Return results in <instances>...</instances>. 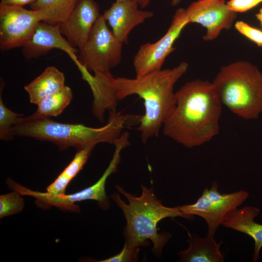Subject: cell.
Masks as SVG:
<instances>
[{
    "label": "cell",
    "mask_w": 262,
    "mask_h": 262,
    "mask_svg": "<svg viewBox=\"0 0 262 262\" xmlns=\"http://www.w3.org/2000/svg\"><path fill=\"white\" fill-rule=\"evenodd\" d=\"M175 94L176 106L163 125L165 136L192 148L218 134L222 104L212 82L200 79L189 81Z\"/></svg>",
    "instance_id": "obj_1"
},
{
    "label": "cell",
    "mask_w": 262,
    "mask_h": 262,
    "mask_svg": "<svg viewBox=\"0 0 262 262\" xmlns=\"http://www.w3.org/2000/svg\"><path fill=\"white\" fill-rule=\"evenodd\" d=\"M188 66L187 62H181L172 68L161 69L134 79L114 77L112 84L119 101L132 95L144 100L145 114L140 116L137 128L143 143L159 136L176 106L174 86Z\"/></svg>",
    "instance_id": "obj_2"
},
{
    "label": "cell",
    "mask_w": 262,
    "mask_h": 262,
    "mask_svg": "<svg viewBox=\"0 0 262 262\" xmlns=\"http://www.w3.org/2000/svg\"><path fill=\"white\" fill-rule=\"evenodd\" d=\"M140 115L109 112L107 123L94 128L82 124H68L52 120L50 117H22L11 129L10 133L50 142L61 150L74 147L77 150L94 148L101 143L114 144L124 129L138 124Z\"/></svg>",
    "instance_id": "obj_3"
},
{
    "label": "cell",
    "mask_w": 262,
    "mask_h": 262,
    "mask_svg": "<svg viewBox=\"0 0 262 262\" xmlns=\"http://www.w3.org/2000/svg\"><path fill=\"white\" fill-rule=\"evenodd\" d=\"M116 188L129 202L126 203L116 193L111 196L124 213L127 221L124 232L125 243L131 247L145 246L147 245V240L149 239L153 244V252L160 256L171 234L158 232L157 225L159 221L165 218L177 216L188 220L193 219V215L184 213L179 206L168 207L163 205L157 198L152 188L148 189L142 185V194L138 197L128 193L120 186H116Z\"/></svg>",
    "instance_id": "obj_4"
},
{
    "label": "cell",
    "mask_w": 262,
    "mask_h": 262,
    "mask_svg": "<svg viewBox=\"0 0 262 262\" xmlns=\"http://www.w3.org/2000/svg\"><path fill=\"white\" fill-rule=\"evenodd\" d=\"M222 105L245 119L262 113V73L251 63L239 60L222 66L212 82Z\"/></svg>",
    "instance_id": "obj_5"
},
{
    "label": "cell",
    "mask_w": 262,
    "mask_h": 262,
    "mask_svg": "<svg viewBox=\"0 0 262 262\" xmlns=\"http://www.w3.org/2000/svg\"><path fill=\"white\" fill-rule=\"evenodd\" d=\"M123 43L110 31L101 14L84 44L78 49L79 54L74 62L88 71H110L121 61Z\"/></svg>",
    "instance_id": "obj_6"
},
{
    "label": "cell",
    "mask_w": 262,
    "mask_h": 262,
    "mask_svg": "<svg viewBox=\"0 0 262 262\" xmlns=\"http://www.w3.org/2000/svg\"><path fill=\"white\" fill-rule=\"evenodd\" d=\"M114 145L115 150L112 159L101 178L95 184L80 192L70 195L54 196L47 192L32 191L19 184L16 186V190L21 195L34 197L40 204L52 205L63 210L76 212L79 208L74 203L88 199L97 201L102 209H107L109 202L105 190L106 180L112 173L116 171L121 160V151L130 145L129 136L122 134Z\"/></svg>",
    "instance_id": "obj_7"
},
{
    "label": "cell",
    "mask_w": 262,
    "mask_h": 262,
    "mask_svg": "<svg viewBox=\"0 0 262 262\" xmlns=\"http://www.w3.org/2000/svg\"><path fill=\"white\" fill-rule=\"evenodd\" d=\"M218 188L217 182L213 181L209 188L203 190L195 203L179 206L184 213L203 218L208 226L207 233L213 236L218 227L229 218L249 196V193L246 190L221 194Z\"/></svg>",
    "instance_id": "obj_8"
},
{
    "label": "cell",
    "mask_w": 262,
    "mask_h": 262,
    "mask_svg": "<svg viewBox=\"0 0 262 262\" xmlns=\"http://www.w3.org/2000/svg\"><path fill=\"white\" fill-rule=\"evenodd\" d=\"M189 23L186 9H178L164 36L155 43H147L140 47L133 59L136 77L162 69L166 57L175 49L174 43Z\"/></svg>",
    "instance_id": "obj_9"
},
{
    "label": "cell",
    "mask_w": 262,
    "mask_h": 262,
    "mask_svg": "<svg viewBox=\"0 0 262 262\" xmlns=\"http://www.w3.org/2000/svg\"><path fill=\"white\" fill-rule=\"evenodd\" d=\"M41 21L37 11L0 3V50L22 47L31 39Z\"/></svg>",
    "instance_id": "obj_10"
},
{
    "label": "cell",
    "mask_w": 262,
    "mask_h": 262,
    "mask_svg": "<svg viewBox=\"0 0 262 262\" xmlns=\"http://www.w3.org/2000/svg\"><path fill=\"white\" fill-rule=\"evenodd\" d=\"M186 12L190 23L206 29L203 36L205 41L214 40L223 30H229L237 17V13L229 9L224 0H197L191 3Z\"/></svg>",
    "instance_id": "obj_11"
},
{
    "label": "cell",
    "mask_w": 262,
    "mask_h": 262,
    "mask_svg": "<svg viewBox=\"0 0 262 262\" xmlns=\"http://www.w3.org/2000/svg\"><path fill=\"white\" fill-rule=\"evenodd\" d=\"M58 49L67 53L74 62L78 49L73 47L64 37L60 24L41 21L31 39L22 47V54L26 59H36L46 55L51 50Z\"/></svg>",
    "instance_id": "obj_12"
},
{
    "label": "cell",
    "mask_w": 262,
    "mask_h": 262,
    "mask_svg": "<svg viewBox=\"0 0 262 262\" xmlns=\"http://www.w3.org/2000/svg\"><path fill=\"white\" fill-rule=\"evenodd\" d=\"M95 0H79L67 20L60 24L61 33L71 46L79 49L87 39L101 14Z\"/></svg>",
    "instance_id": "obj_13"
},
{
    "label": "cell",
    "mask_w": 262,
    "mask_h": 262,
    "mask_svg": "<svg viewBox=\"0 0 262 262\" xmlns=\"http://www.w3.org/2000/svg\"><path fill=\"white\" fill-rule=\"evenodd\" d=\"M139 6L135 2L115 0L102 14L115 36L123 43L128 42V35L135 27L154 15L151 11L139 9Z\"/></svg>",
    "instance_id": "obj_14"
},
{
    "label": "cell",
    "mask_w": 262,
    "mask_h": 262,
    "mask_svg": "<svg viewBox=\"0 0 262 262\" xmlns=\"http://www.w3.org/2000/svg\"><path fill=\"white\" fill-rule=\"evenodd\" d=\"M82 79L89 85L94 98L92 106L93 115L100 121H103L106 110L116 112L119 102L112 82L114 76L110 71H96L91 75L81 66H77Z\"/></svg>",
    "instance_id": "obj_15"
},
{
    "label": "cell",
    "mask_w": 262,
    "mask_h": 262,
    "mask_svg": "<svg viewBox=\"0 0 262 262\" xmlns=\"http://www.w3.org/2000/svg\"><path fill=\"white\" fill-rule=\"evenodd\" d=\"M260 213V210L255 206H246L237 209L234 213L222 225L236 231L244 233L251 237L255 243L252 261L257 262L259 258L262 247V224L254 221Z\"/></svg>",
    "instance_id": "obj_16"
},
{
    "label": "cell",
    "mask_w": 262,
    "mask_h": 262,
    "mask_svg": "<svg viewBox=\"0 0 262 262\" xmlns=\"http://www.w3.org/2000/svg\"><path fill=\"white\" fill-rule=\"evenodd\" d=\"M189 247L178 253L182 262H223L224 257L220 246L221 241L217 243L213 236L208 233L203 237L192 234L188 231Z\"/></svg>",
    "instance_id": "obj_17"
},
{
    "label": "cell",
    "mask_w": 262,
    "mask_h": 262,
    "mask_svg": "<svg viewBox=\"0 0 262 262\" xmlns=\"http://www.w3.org/2000/svg\"><path fill=\"white\" fill-rule=\"evenodd\" d=\"M65 77L63 72L53 66L45 70L24 87L31 103L37 105L44 98L53 95L65 86Z\"/></svg>",
    "instance_id": "obj_18"
},
{
    "label": "cell",
    "mask_w": 262,
    "mask_h": 262,
    "mask_svg": "<svg viewBox=\"0 0 262 262\" xmlns=\"http://www.w3.org/2000/svg\"><path fill=\"white\" fill-rule=\"evenodd\" d=\"M79 0H37L30 5L31 9L37 11L42 21L54 24L65 22Z\"/></svg>",
    "instance_id": "obj_19"
},
{
    "label": "cell",
    "mask_w": 262,
    "mask_h": 262,
    "mask_svg": "<svg viewBox=\"0 0 262 262\" xmlns=\"http://www.w3.org/2000/svg\"><path fill=\"white\" fill-rule=\"evenodd\" d=\"M94 148L77 150L74 158L55 180L47 188L49 194L58 196L65 194L66 186L82 169Z\"/></svg>",
    "instance_id": "obj_20"
},
{
    "label": "cell",
    "mask_w": 262,
    "mask_h": 262,
    "mask_svg": "<svg viewBox=\"0 0 262 262\" xmlns=\"http://www.w3.org/2000/svg\"><path fill=\"white\" fill-rule=\"evenodd\" d=\"M73 98L71 88L65 86L60 91L41 99L36 105L33 117H50L59 115L69 104Z\"/></svg>",
    "instance_id": "obj_21"
},
{
    "label": "cell",
    "mask_w": 262,
    "mask_h": 262,
    "mask_svg": "<svg viewBox=\"0 0 262 262\" xmlns=\"http://www.w3.org/2000/svg\"><path fill=\"white\" fill-rule=\"evenodd\" d=\"M4 84L3 81L2 87L0 85V139L8 141L14 138L10 133L11 129L21 121L23 115L12 111L4 105L1 97Z\"/></svg>",
    "instance_id": "obj_22"
},
{
    "label": "cell",
    "mask_w": 262,
    "mask_h": 262,
    "mask_svg": "<svg viewBox=\"0 0 262 262\" xmlns=\"http://www.w3.org/2000/svg\"><path fill=\"white\" fill-rule=\"evenodd\" d=\"M21 195L14 191L0 196V218L15 214L20 212L24 207Z\"/></svg>",
    "instance_id": "obj_23"
},
{
    "label": "cell",
    "mask_w": 262,
    "mask_h": 262,
    "mask_svg": "<svg viewBox=\"0 0 262 262\" xmlns=\"http://www.w3.org/2000/svg\"><path fill=\"white\" fill-rule=\"evenodd\" d=\"M236 30L258 46L262 47V31L253 27L243 21H237L234 24Z\"/></svg>",
    "instance_id": "obj_24"
},
{
    "label": "cell",
    "mask_w": 262,
    "mask_h": 262,
    "mask_svg": "<svg viewBox=\"0 0 262 262\" xmlns=\"http://www.w3.org/2000/svg\"><path fill=\"white\" fill-rule=\"evenodd\" d=\"M138 247H133L125 243L122 251L118 254L99 262H136L138 260Z\"/></svg>",
    "instance_id": "obj_25"
},
{
    "label": "cell",
    "mask_w": 262,
    "mask_h": 262,
    "mask_svg": "<svg viewBox=\"0 0 262 262\" xmlns=\"http://www.w3.org/2000/svg\"><path fill=\"white\" fill-rule=\"evenodd\" d=\"M262 2V0H230L227 5L230 10L237 13L246 12Z\"/></svg>",
    "instance_id": "obj_26"
},
{
    "label": "cell",
    "mask_w": 262,
    "mask_h": 262,
    "mask_svg": "<svg viewBox=\"0 0 262 262\" xmlns=\"http://www.w3.org/2000/svg\"><path fill=\"white\" fill-rule=\"evenodd\" d=\"M36 0H1L0 3L8 6L23 7L27 4L30 5Z\"/></svg>",
    "instance_id": "obj_27"
},
{
    "label": "cell",
    "mask_w": 262,
    "mask_h": 262,
    "mask_svg": "<svg viewBox=\"0 0 262 262\" xmlns=\"http://www.w3.org/2000/svg\"><path fill=\"white\" fill-rule=\"evenodd\" d=\"M116 1H131L137 3L138 5L142 8L147 6L152 0H115Z\"/></svg>",
    "instance_id": "obj_28"
},
{
    "label": "cell",
    "mask_w": 262,
    "mask_h": 262,
    "mask_svg": "<svg viewBox=\"0 0 262 262\" xmlns=\"http://www.w3.org/2000/svg\"><path fill=\"white\" fill-rule=\"evenodd\" d=\"M256 17L260 21L262 27V8H261L259 12L256 14Z\"/></svg>",
    "instance_id": "obj_29"
},
{
    "label": "cell",
    "mask_w": 262,
    "mask_h": 262,
    "mask_svg": "<svg viewBox=\"0 0 262 262\" xmlns=\"http://www.w3.org/2000/svg\"><path fill=\"white\" fill-rule=\"evenodd\" d=\"M181 0H171V5L172 6H176L178 5Z\"/></svg>",
    "instance_id": "obj_30"
}]
</instances>
